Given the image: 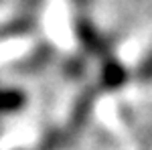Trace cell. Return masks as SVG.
<instances>
[{
  "label": "cell",
  "instance_id": "3",
  "mask_svg": "<svg viewBox=\"0 0 152 150\" xmlns=\"http://www.w3.org/2000/svg\"><path fill=\"white\" fill-rule=\"evenodd\" d=\"M49 59H51V49H41L37 55L24 59L23 63H18V69L20 71H33L37 67H41V65H45Z\"/></svg>",
  "mask_w": 152,
  "mask_h": 150
},
{
  "label": "cell",
  "instance_id": "2",
  "mask_svg": "<svg viewBox=\"0 0 152 150\" xmlns=\"http://www.w3.org/2000/svg\"><path fill=\"white\" fill-rule=\"evenodd\" d=\"M126 81V71L124 67L116 63V61H110L102 71V83L105 87H120L122 83Z\"/></svg>",
  "mask_w": 152,
  "mask_h": 150
},
{
  "label": "cell",
  "instance_id": "1",
  "mask_svg": "<svg viewBox=\"0 0 152 150\" xmlns=\"http://www.w3.org/2000/svg\"><path fill=\"white\" fill-rule=\"evenodd\" d=\"M26 104V95L16 87H0V116L16 114Z\"/></svg>",
  "mask_w": 152,
  "mask_h": 150
},
{
  "label": "cell",
  "instance_id": "4",
  "mask_svg": "<svg viewBox=\"0 0 152 150\" xmlns=\"http://www.w3.org/2000/svg\"><path fill=\"white\" fill-rule=\"evenodd\" d=\"M138 79L140 81H152V53L140 63V67H138Z\"/></svg>",
  "mask_w": 152,
  "mask_h": 150
}]
</instances>
